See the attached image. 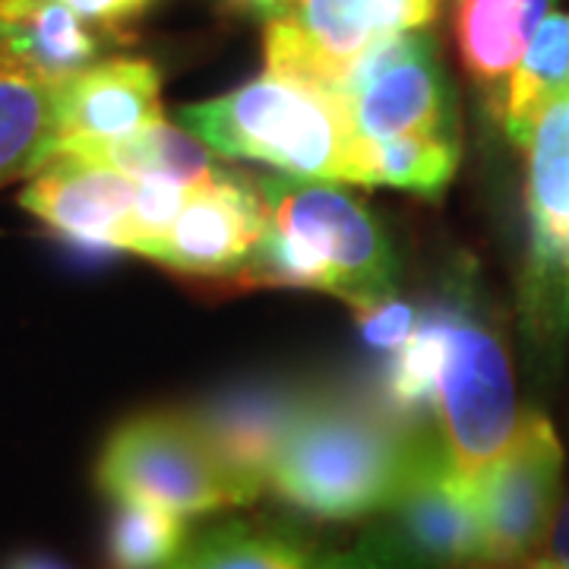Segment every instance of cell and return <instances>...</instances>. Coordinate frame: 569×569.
Listing matches in <instances>:
<instances>
[{
	"instance_id": "6",
	"label": "cell",
	"mask_w": 569,
	"mask_h": 569,
	"mask_svg": "<svg viewBox=\"0 0 569 569\" xmlns=\"http://www.w3.org/2000/svg\"><path fill=\"white\" fill-rule=\"evenodd\" d=\"M522 149L529 206L522 313L538 346L560 348L569 332V96L545 108Z\"/></svg>"
},
{
	"instance_id": "25",
	"label": "cell",
	"mask_w": 569,
	"mask_h": 569,
	"mask_svg": "<svg viewBox=\"0 0 569 569\" xmlns=\"http://www.w3.org/2000/svg\"><path fill=\"white\" fill-rule=\"evenodd\" d=\"M351 313H355V323L361 329L367 346L377 348V351H387V355L402 351L418 320H421V313L408 301L396 298V295H383V298H370V301H361V305H351Z\"/></svg>"
},
{
	"instance_id": "29",
	"label": "cell",
	"mask_w": 569,
	"mask_h": 569,
	"mask_svg": "<svg viewBox=\"0 0 569 569\" xmlns=\"http://www.w3.org/2000/svg\"><path fill=\"white\" fill-rule=\"evenodd\" d=\"M548 557L553 563H560L563 569H569V500L563 512L557 516L553 522V538H550V550Z\"/></svg>"
},
{
	"instance_id": "12",
	"label": "cell",
	"mask_w": 569,
	"mask_h": 569,
	"mask_svg": "<svg viewBox=\"0 0 569 569\" xmlns=\"http://www.w3.org/2000/svg\"><path fill=\"white\" fill-rule=\"evenodd\" d=\"M26 212L86 253H121L130 241L137 181L99 162L54 156L22 190Z\"/></svg>"
},
{
	"instance_id": "27",
	"label": "cell",
	"mask_w": 569,
	"mask_h": 569,
	"mask_svg": "<svg viewBox=\"0 0 569 569\" xmlns=\"http://www.w3.org/2000/svg\"><path fill=\"white\" fill-rule=\"evenodd\" d=\"M373 41L421 32L437 22L443 0H365Z\"/></svg>"
},
{
	"instance_id": "23",
	"label": "cell",
	"mask_w": 569,
	"mask_h": 569,
	"mask_svg": "<svg viewBox=\"0 0 569 569\" xmlns=\"http://www.w3.org/2000/svg\"><path fill=\"white\" fill-rule=\"evenodd\" d=\"M443 361V313L440 301L421 310V320L415 326L411 339L402 351L392 355L383 373V399L392 415L411 418L425 408H433L437 377Z\"/></svg>"
},
{
	"instance_id": "15",
	"label": "cell",
	"mask_w": 569,
	"mask_h": 569,
	"mask_svg": "<svg viewBox=\"0 0 569 569\" xmlns=\"http://www.w3.org/2000/svg\"><path fill=\"white\" fill-rule=\"evenodd\" d=\"M548 17L550 0H456L452 36L459 61L493 108Z\"/></svg>"
},
{
	"instance_id": "16",
	"label": "cell",
	"mask_w": 569,
	"mask_h": 569,
	"mask_svg": "<svg viewBox=\"0 0 569 569\" xmlns=\"http://www.w3.org/2000/svg\"><path fill=\"white\" fill-rule=\"evenodd\" d=\"M54 140V86L0 54V187L36 174Z\"/></svg>"
},
{
	"instance_id": "13",
	"label": "cell",
	"mask_w": 569,
	"mask_h": 569,
	"mask_svg": "<svg viewBox=\"0 0 569 569\" xmlns=\"http://www.w3.org/2000/svg\"><path fill=\"white\" fill-rule=\"evenodd\" d=\"M305 402L307 396L298 389L253 383L228 389L190 411L206 443L244 490L247 503L269 490V471Z\"/></svg>"
},
{
	"instance_id": "14",
	"label": "cell",
	"mask_w": 569,
	"mask_h": 569,
	"mask_svg": "<svg viewBox=\"0 0 569 569\" xmlns=\"http://www.w3.org/2000/svg\"><path fill=\"white\" fill-rule=\"evenodd\" d=\"M104 39L63 0H0V54L48 86L99 63Z\"/></svg>"
},
{
	"instance_id": "21",
	"label": "cell",
	"mask_w": 569,
	"mask_h": 569,
	"mask_svg": "<svg viewBox=\"0 0 569 569\" xmlns=\"http://www.w3.org/2000/svg\"><path fill=\"white\" fill-rule=\"evenodd\" d=\"M168 569H313V560L282 531L224 522L187 538L178 560Z\"/></svg>"
},
{
	"instance_id": "8",
	"label": "cell",
	"mask_w": 569,
	"mask_h": 569,
	"mask_svg": "<svg viewBox=\"0 0 569 569\" xmlns=\"http://www.w3.org/2000/svg\"><path fill=\"white\" fill-rule=\"evenodd\" d=\"M387 512V529L430 569L485 563V526L475 481L459 471L443 433L418 430L402 485Z\"/></svg>"
},
{
	"instance_id": "30",
	"label": "cell",
	"mask_w": 569,
	"mask_h": 569,
	"mask_svg": "<svg viewBox=\"0 0 569 569\" xmlns=\"http://www.w3.org/2000/svg\"><path fill=\"white\" fill-rule=\"evenodd\" d=\"M231 3H234V7H241V10L257 13V17H263V20L279 17V10H282V0H231Z\"/></svg>"
},
{
	"instance_id": "3",
	"label": "cell",
	"mask_w": 569,
	"mask_h": 569,
	"mask_svg": "<svg viewBox=\"0 0 569 569\" xmlns=\"http://www.w3.org/2000/svg\"><path fill=\"white\" fill-rule=\"evenodd\" d=\"M415 437L399 415L370 402L307 396L269 471V490L313 519H361L396 497Z\"/></svg>"
},
{
	"instance_id": "17",
	"label": "cell",
	"mask_w": 569,
	"mask_h": 569,
	"mask_svg": "<svg viewBox=\"0 0 569 569\" xmlns=\"http://www.w3.org/2000/svg\"><path fill=\"white\" fill-rule=\"evenodd\" d=\"M73 159L108 164L133 181H142V178L171 181L183 190H200L224 171L216 164L212 149L200 137H193L187 127H174L168 121H159L130 140L99 146V149L73 156Z\"/></svg>"
},
{
	"instance_id": "9",
	"label": "cell",
	"mask_w": 569,
	"mask_h": 569,
	"mask_svg": "<svg viewBox=\"0 0 569 569\" xmlns=\"http://www.w3.org/2000/svg\"><path fill=\"white\" fill-rule=\"evenodd\" d=\"M346 99L365 140L402 133L456 137V96L437 41L427 32L373 41L348 77Z\"/></svg>"
},
{
	"instance_id": "4",
	"label": "cell",
	"mask_w": 569,
	"mask_h": 569,
	"mask_svg": "<svg viewBox=\"0 0 569 569\" xmlns=\"http://www.w3.org/2000/svg\"><path fill=\"white\" fill-rule=\"evenodd\" d=\"M111 500H140L183 519L244 507V490L183 411H146L123 421L104 443L96 468Z\"/></svg>"
},
{
	"instance_id": "2",
	"label": "cell",
	"mask_w": 569,
	"mask_h": 569,
	"mask_svg": "<svg viewBox=\"0 0 569 569\" xmlns=\"http://www.w3.org/2000/svg\"><path fill=\"white\" fill-rule=\"evenodd\" d=\"M181 127L224 159L269 164L301 181L367 187V140L336 89L263 70L219 99L183 104Z\"/></svg>"
},
{
	"instance_id": "26",
	"label": "cell",
	"mask_w": 569,
	"mask_h": 569,
	"mask_svg": "<svg viewBox=\"0 0 569 569\" xmlns=\"http://www.w3.org/2000/svg\"><path fill=\"white\" fill-rule=\"evenodd\" d=\"M313 569H430L418 557H411L399 538L387 529H367L355 548L339 550V553H326L320 560H313Z\"/></svg>"
},
{
	"instance_id": "1",
	"label": "cell",
	"mask_w": 569,
	"mask_h": 569,
	"mask_svg": "<svg viewBox=\"0 0 569 569\" xmlns=\"http://www.w3.org/2000/svg\"><path fill=\"white\" fill-rule=\"evenodd\" d=\"M266 228L234 276L241 288H317L348 307L392 295L396 257L387 231L358 197L326 181L260 178Z\"/></svg>"
},
{
	"instance_id": "20",
	"label": "cell",
	"mask_w": 569,
	"mask_h": 569,
	"mask_svg": "<svg viewBox=\"0 0 569 569\" xmlns=\"http://www.w3.org/2000/svg\"><path fill=\"white\" fill-rule=\"evenodd\" d=\"M367 187H402L437 200L459 168V137L452 133H402L367 140Z\"/></svg>"
},
{
	"instance_id": "18",
	"label": "cell",
	"mask_w": 569,
	"mask_h": 569,
	"mask_svg": "<svg viewBox=\"0 0 569 569\" xmlns=\"http://www.w3.org/2000/svg\"><path fill=\"white\" fill-rule=\"evenodd\" d=\"M569 96V17L550 13L529 44L526 58L512 70L497 104V118L509 140L526 146L531 127L545 108Z\"/></svg>"
},
{
	"instance_id": "10",
	"label": "cell",
	"mask_w": 569,
	"mask_h": 569,
	"mask_svg": "<svg viewBox=\"0 0 569 569\" xmlns=\"http://www.w3.org/2000/svg\"><path fill=\"white\" fill-rule=\"evenodd\" d=\"M164 121L162 73L146 58H111L54 86V156H82Z\"/></svg>"
},
{
	"instance_id": "32",
	"label": "cell",
	"mask_w": 569,
	"mask_h": 569,
	"mask_svg": "<svg viewBox=\"0 0 569 569\" xmlns=\"http://www.w3.org/2000/svg\"><path fill=\"white\" fill-rule=\"evenodd\" d=\"M462 569H500V567H490V563H475V567H462Z\"/></svg>"
},
{
	"instance_id": "31",
	"label": "cell",
	"mask_w": 569,
	"mask_h": 569,
	"mask_svg": "<svg viewBox=\"0 0 569 569\" xmlns=\"http://www.w3.org/2000/svg\"><path fill=\"white\" fill-rule=\"evenodd\" d=\"M10 569H63L58 567L54 560H48V557H22V560H17Z\"/></svg>"
},
{
	"instance_id": "24",
	"label": "cell",
	"mask_w": 569,
	"mask_h": 569,
	"mask_svg": "<svg viewBox=\"0 0 569 569\" xmlns=\"http://www.w3.org/2000/svg\"><path fill=\"white\" fill-rule=\"evenodd\" d=\"M193 190H183L178 183L159 181V178H142L137 181V203H133V224H130V241L127 253H140L149 260V253L171 231L174 219L181 216L183 203Z\"/></svg>"
},
{
	"instance_id": "22",
	"label": "cell",
	"mask_w": 569,
	"mask_h": 569,
	"mask_svg": "<svg viewBox=\"0 0 569 569\" xmlns=\"http://www.w3.org/2000/svg\"><path fill=\"white\" fill-rule=\"evenodd\" d=\"M187 545V519L140 500H114L108 526L111 569H168Z\"/></svg>"
},
{
	"instance_id": "28",
	"label": "cell",
	"mask_w": 569,
	"mask_h": 569,
	"mask_svg": "<svg viewBox=\"0 0 569 569\" xmlns=\"http://www.w3.org/2000/svg\"><path fill=\"white\" fill-rule=\"evenodd\" d=\"M63 3L104 32H118L127 22L140 20L152 7V0H63Z\"/></svg>"
},
{
	"instance_id": "5",
	"label": "cell",
	"mask_w": 569,
	"mask_h": 569,
	"mask_svg": "<svg viewBox=\"0 0 569 569\" xmlns=\"http://www.w3.org/2000/svg\"><path fill=\"white\" fill-rule=\"evenodd\" d=\"M443 361L433 411L462 475L475 478L493 462L519 425L507 348L468 298L440 301Z\"/></svg>"
},
{
	"instance_id": "19",
	"label": "cell",
	"mask_w": 569,
	"mask_h": 569,
	"mask_svg": "<svg viewBox=\"0 0 569 569\" xmlns=\"http://www.w3.org/2000/svg\"><path fill=\"white\" fill-rule=\"evenodd\" d=\"M279 17L305 41L326 80L346 92L355 63L373 44L365 0H282Z\"/></svg>"
},
{
	"instance_id": "7",
	"label": "cell",
	"mask_w": 569,
	"mask_h": 569,
	"mask_svg": "<svg viewBox=\"0 0 569 569\" xmlns=\"http://www.w3.org/2000/svg\"><path fill=\"white\" fill-rule=\"evenodd\" d=\"M560 475L563 447L557 430L541 411H526L503 452L471 478L485 526V563H519L548 538Z\"/></svg>"
},
{
	"instance_id": "11",
	"label": "cell",
	"mask_w": 569,
	"mask_h": 569,
	"mask_svg": "<svg viewBox=\"0 0 569 569\" xmlns=\"http://www.w3.org/2000/svg\"><path fill=\"white\" fill-rule=\"evenodd\" d=\"M266 228L260 183L238 171H222L212 183L193 190L171 231L156 244L149 260L181 276L234 279Z\"/></svg>"
}]
</instances>
